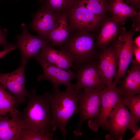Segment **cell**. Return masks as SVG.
I'll return each mask as SVG.
<instances>
[{
  "mask_svg": "<svg viewBox=\"0 0 140 140\" xmlns=\"http://www.w3.org/2000/svg\"><path fill=\"white\" fill-rule=\"evenodd\" d=\"M82 92L81 90L70 88H66L64 92L54 91L50 94L52 131H54L59 128L64 138L66 135L67 122L74 114L79 113L78 103Z\"/></svg>",
  "mask_w": 140,
  "mask_h": 140,
  "instance_id": "cell-1",
  "label": "cell"
},
{
  "mask_svg": "<svg viewBox=\"0 0 140 140\" xmlns=\"http://www.w3.org/2000/svg\"><path fill=\"white\" fill-rule=\"evenodd\" d=\"M29 93L26 106L20 113L23 120L22 128L36 131H52L50 94L47 92L42 95H38L34 88Z\"/></svg>",
  "mask_w": 140,
  "mask_h": 140,
  "instance_id": "cell-2",
  "label": "cell"
},
{
  "mask_svg": "<svg viewBox=\"0 0 140 140\" xmlns=\"http://www.w3.org/2000/svg\"><path fill=\"white\" fill-rule=\"evenodd\" d=\"M62 46V48L67 51L72 56L75 69L98 59L99 53L95 48V37L90 32L72 31Z\"/></svg>",
  "mask_w": 140,
  "mask_h": 140,
  "instance_id": "cell-3",
  "label": "cell"
},
{
  "mask_svg": "<svg viewBox=\"0 0 140 140\" xmlns=\"http://www.w3.org/2000/svg\"><path fill=\"white\" fill-rule=\"evenodd\" d=\"M65 12L72 31H97L105 17L89 11L81 0H74Z\"/></svg>",
  "mask_w": 140,
  "mask_h": 140,
  "instance_id": "cell-4",
  "label": "cell"
},
{
  "mask_svg": "<svg viewBox=\"0 0 140 140\" xmlns=\"http://www.w3.org/2000/svg\"><path fill=\"white\" fill-rule=\"evenodd\" d=\"M134 33L127 31L125 27L120 28L117 39L113 42L116 48L118 54V65L115 79L113 81L112 87L116 86L125 74L133 59L134 44L133 37Z\"/></svg>",
  "mask_w": 140,
  "mask_h": 140,
  "instance_id": "cell-5",
  "label": "cell"
},
{
  "mask_svg": "<svg viewBox=\"0 0 140 140\" xmlns=\"http://www.w3.org/2000/svg\"><path fill=\"white\" fill-rule=\"evenodd\" d=\"M77 81L72 88L76 90L104 89L107 87L104 76L100 68L98 60L87 63L77 69Z\"/></svg>",
  "mask_w": 140,
  "mask_h": 140,
  "instance_id": "cell-6",
  "label": "cell"
},
{
  "mask_svg": "<svg viewBox=\"0 0 140 140\" xmlns=\"http://www.w3.org/2000/svg\"><path fill=\"white\" fill-rule=\"evenodd\" d=\"M103 89L84 90L82 92L79 101L80 121L77 128L74 131L76 136L82 135L81 127L84 121L94 120L99 116L101 108V93Z\"/></svg>",
  "mask_w": 140,
  "mask_h": 140,
  "instance_id": "cell-7",
  "label": "cell"
},
{
  "mask_svg": "<svg viewBox=\"0 0 140 140\" xmlns=\"http://www.w3.org/2000/svg\"><path fill=\"white\" fill-rule=\"evenodd\" d=\"M121 99L111 111L107 123L106 129L109 133L107 137L112 139L122 140L132 122L130 113Z\"/></svg>",
  "mask_w": 140,
  "mask_h": 140,
  "instance_id": "cell-8",
  "label": "cell"
},
{
  "mask_svg": "<svg viewBox=\"0 0 140 140\" xmlns=\"http://www.w3.org/2000/svg\"><path fill=\"white\" fill-rule=\"evenodd\" d=\"M21 63L19 67L13 72L0 73V83L14 97L16 106L25 102L26 97H28L29 94L25 85V71L28 62Z\"/></svg>",
  "mask_w": 140,
  "mask_h": 140,
  "instance_id": "cell-9",
  "label": "cell"
},
{
  "mask_svg": "<svg viewBox=\"0 0 140 140\" xmlns=\"http://www.w3.org/2000/svg\"><path fill=\"white\" fill-rule=\"evenodd\" d=\"M123 96L118 87H107L103 89L101 93L100 112L96 118L88 121L90 129L95 132L99 127L106 129L110 114Z\"/></svg>",
  "mask_w": 140,
  "mask_h": 140,
  "instance_id": "cell-10",
  "label": "cell"
},
{
  "mask_svg": "<svg viewBox=\"0 0 140 140\" xmlns=\"http://www.w3.org/2000/svg\"><path fill=\"white\" fill-rule=\"evenodd\" d=\"M35 60L41 66L43 72L39 74L37 79L39 81L46 80L52 83L54 90H59L61 84L65 85L66 88L72 87L71 81L76 78V74L70 69L66 71L52 65L46 61L38 54L34 58Z\"/></svg>",
  "mask_w": 140,
  "mask_h": 140,
  "instance_id": "cell-11",
  "label": "cell"
},
{
  "mask_svg": "<svg viewBox=\"0 0 140 140\" xmlns=\"http://www.w3.org/2000/svg\"><path fill=\"white\" fill-rule=\"evenodd\" d=\"M21 27V33L15 37L17 40L15 45L20 52V62H28L30 58L38 55L44 46L49 41L44 40L38 35L31 34L25 23H22Z\"/></svg>",
  "mask_w": 140,
  "mask_h": 140,
  "instance_id": "cell-12",
  "label": "cell"
},
{
  "mask_svg": "<svg viewBox=\"0 0 140 140\" xmlns=\"http://www.w3.org/2000/svg\"><path fill=\"white\" fill-rule=\"evenodd\" d=\"M59 13L50 11L43 5L33 16L30 28L41 38L49 41V35L55 25Z\"/></svg>",
  "mask_w": 140,
  "mask_h": 140,
  "instance_id": "cell-13",
  "label": "cell"
},
{
  "mask_svg": "<svg viewBox=\"0 0 140 140\" xmlns=\"http://www.w3.org/2000/svg\"><path fill=\"white\" fill-rule=\"evenodd\" d=\"M118 54L117 49L113 45L102 49L99 53V64L105 79L108 87L111 88L117 72Z\"/></svg>",
  "mask_w": 140,
  "mask_h": 140,
  "instance_id": "cell-14",
  "label": "cell"
},
{
  "mask_svg": "<svg viewBox=\"0 0 140 140\" xmlns=\"http://www.w3.org/2000/svg\"><path fill=\"white\" fill-rule=\"evenodd\" d=\"M7 116L0 119V140H19L23 120L19 111L14 108Z\"/></svg>",
  "mask_w": 140,
  "mask_h": 140,
  "instance_id": "cell-15",
  "label": "cell"
},
{
  "mask_svg": "<svg viewBox=\"0 0 140 140\" xmlns=\"http://www.w3.org/2000/svg\"><path fill=\"white\" fill-rule=\"evenodd\" d=\"M38 55L50 64L61 69L66 70L71 67L74 68L72 56L64 49L56 50L48 43L44 46Z\"/></svg>",
  "mask_w": 140,
  "mask_h": 140,
  "instance_id": "cell-16",
  "label": "cell"
},
{
  "mask_svg": "<svg viewBox=\"0 0 140 140\" xmlns=\"http://www.w3.org/2000/svg\"><path fill=\"white\" fill-rule=\"evenodd\" d=\"M132 65L127 75L118 82V88L124 96L140 94V64L132 59Z\"/></svg>",
  "mask_w": 140,
  "mask_h": 140,
  "instance_id": "cell-17",
  "label": "cell"
},
{
  "mask_svg": "<svg viewBox=\"0 0 140 140\" xmlns=\"http://www.w3.org/2000/svg\"><path fill=\"white\" fill-rule=\"evenodd\" d=\"M120 24L113 17L104 18L96 37V47L101 49L106 48L116 38L120 28Z\"/></svg>",
  "mask_w": 140,
  "mask_h": 140,
  "instance_id": "cell-18",
  "label": "cell"
},
{
  "mask_svg": "<svg viewBox=\"0 0 140 140\" xmlns=\"http://www.w3.org/2000/svg\"><path fill=\"white\" fill-rule=\"evenodd\" d=\"M65 11L60 13L55 25L50 33L49 40L53 46H62L72 32Z\"/></svg>",
  "mask_w": 140,
  "mask_h": 140,
  "instance_id": "cell-19",
  "label": "cell"
},
{
  "mask_svg": "<svg viewBox=\"0 0 140 140\" xmlns=\"http://www.w3.org/2000/svg\"><path fill=\"white\" fill-rule=\"evenodd\" d=\"M108 11L112 15V17L120 25L125 24L126 19L130 17L136 16L138 13L131 6L126 4L122 0L108 1Z\"/></svg>",
  "mask_w": 140,
  "mask_h": 140,
  "instance_id": "cell-20",
  "label": "cell"
},
{
  "mask_svg": "<svg viewBox=\"0 0 140 140\" xmlns=\"http://www.w3.org/2000/svg\"><path fill=\"white\" fill-rule=\"evenodd\" d=\"M121 100L125 106L129 108L132 122L130 129L134 133L140 129L137 123L140 120V95L130 96H123Z\"/></svg>",
  "mask_w": 140,
  "mask_h": 140,
  "instance_id": "cell-21",
  "label": "cell"
},
{
  "mask_svg": "<svg viewBox=\"0 0 140 140\" xmlns=\"http://www.w3.org/2000/svg\"><path fill=\"white\" fill-rule=\"evenodd\" d=\"M6 89L0 83V114L4 116L14 108L15 104V97Z\"/></svg>",
  "mask_w": 140,
  "mask_h": 140,
  "instance_id": "cell-22",
  "label": "cell"
},
{
  "mask_svg": "<svg viewBox=\"0 0 140 140\" xmlns=\"http://www.w3.org/2000/svg\"><path fill=\"white\" fill-rule=\"evenodd\" d=\"M53 134L48 130L36 131L22 128L19 140H52Z\"/></svg>",
  "mask_w": 140,
  "mask_h": 140,
  "instance_id": "cell-23",
  "label": "cell"
},
{
  "mask_svg": "<svg viewBox=\"0 0 140 140\" xmlns=\"http://www.w3.org/2000/svg\"><path fill=\"white\" fill-rule=\"evenodd\" d=\"M84 6L91 12L105 16L108 11V0H81Z\"/></svg>",
  "mask_w": 140,
  "mask_h": 140,
  "instance_id": "cell-24",
  "label": "cell"
},
{
  "mask_svg": "<svg viewBox=\"0 0 140 140\" xmlns=\"http://www.w3.org/2000/svg\"><path fill=\"white\" fill-rule=\"evenodd\" d=\"M74 0H46L43 5L51 11L60 13L66 11Z\"/></svg>",
  "mask_w": 140,
  "mask_h": 140,
  "instance_id": "cell-25",
  "label": "cell"
},
{
  "mask_svg": "<svg viewBox=\"0 0 140 140\" xmlns=\"http://www.w3.org/2000/svg\"><path fill=\"white\" fill-rule=\"evenodd\" d=\"M7 32L6 29L2 30L0 27V45L3 46L4 48L11 44L9 43L6 39Z\"/></svg>",
  "mask_w": 140,
  "mask_h": 140,
  "instance_id": "cell-26",
  "label": "cell"
},
{
  "mask_svg": "<svg viewBox=\"0 0 140 140\" xmlns=\"http://www.w3.org/2000/svg\"><path fill=\"white\" fill-rule=\"evenodd\" d=\"M16 48V45L12 44L9 46L4 48L3 50L0 51V59Z\"/></svg>",
  "mask_w": 140,
  "mask_h": 140,
  "instance_id": "cell-27",
  "label": "cell"
},
{
  "mask_svg": "<svg viewBox=\"0 0 140 140\" xmlns=\"http://www.w3.org/2000/svg\"><path fill=\"white\" fill-rule=\"evenodd\" d=\"M127 4H130L136 10L140 8V0H124Z\"/></svg>",
  "mask_w": 140,
  "mask_h": 140,
  "instance_id": "cell-28",
  "label": "cell"
},
{
  "mask_svg": "<svg viewBox=\"0 0 140 140\" xmlns=\"http://www.w3.org/2000/svg\"><path fill=\"white\" fill-rule=\"evenodd\" d=\"M133 53L135 56V60L140 64V47L134 44Z\"/></svg>",
  "mask_w": 140,
  "mask_h": 140,
  "instance_id": "cell-29",
  "label": "cell"
},
{
  "mask_svg": "<svg viewBox=\"0 0 140 140\" xmlns=\"http://www.w3.org/2000/svg\"><path fill=\"white\" fill-rule=\"evenodd\" d=\"M135 134L134 136L129 140H139L140 139V129Z\"/></svg>",
  "mask_w": 140,
  "mask_h": 140,
  "instance_id": "cell-30",
  "label": "cell"
},
{
  "mask_svg": "<svg viewBox=\"0 0 140 140\" xmlns=\"http://www.w3.org/2000/svg\"><path fill=\"white\" fill-rule=\"evenodd\" d=\"M134 44L137 46L140 47V36H138L135 38L134 40L133 41Z\"/></svg>",
  "mask_w": 140,
  "mask_h": 140,
  "instance_id": "cell-31",
  "label": "cell"
},
{
  "mask_svg": "<svg viewBox=\"0 0 140 140\" xmlns=\"http://www.w3.org/2000/svg\"><path fill=\"white\" fill-rule=\"evenodd\" d=\"M37 1L40 2H44L46 0H36Z\"/></svg>",
  "mask_w": 140,
  "mask_h": 140,
  "instance_id": "cell-32",
  "label": "cell"
},
{
  "mask_svg": "<svg viewBox=\"0 0 140 140\" xmlns=\"http://www.w3.org/2000/svg\"><path fill=\"white\" fill-rule=\"evenodd\" d=\"M3 117L2 116H1L0 114V119L2 117Z\"/></svg>",
  "mask_w": 140,
  "mask_h": 140,
  "instance_id": "cell-33",
  "label": "cell"
},
{
  "mask_svg": "<svg viewBox=\"0 0 140 140\" xmlns=\"http://www.w3.org/2000/svg\"><path fill=\"white\" fill-rule=\"evenodd\" d=\"M122 0V1H124V0Z\"/></svg>",
  "mask_w": 140,
  "mask_h": 140,
  "instance_id": "cell-34",
  "label": "cell"
},
{
  "mask_svg": "<svg viewBox=\"0 0 140 140\" xmlns=\"http://www.w3.org/2000/svg\"><path fill=\"white\" fill-rule=\"evenodd\" d=\"M1 0H0V1H1ZM16 0V1H18V0Z\"/></svg>",
  "mask_w": 140,
  "mask_h": 140,
  "instance_id": "cell-35",
  "label": "cell"
}]
</instances>
